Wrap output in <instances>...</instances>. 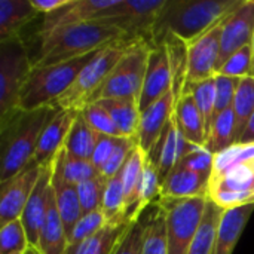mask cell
Segmentation results:
<instances>
[{
    "instance_id": "41",
    "label": "cell",
    "mask_w": 254,
    "mask_h": 254,
    "mask_svg": "<svg viewBox=\"0 0 254 254\" xmlns=\"http://www.w3.org/2000/svg\"><path fill=\"white\" fill-rule=\"evenodd\" d=\"M107 182L109 180H106L104 177L97 176L94 179H89L77 185V195L83 214L101 210Z\"/></svg>"
},
{
    "instance_id": "34",
    "label": "cell",
    "mask_w": 254,
    "mask_h": 254,
    "mask_svg": "<svg viewBox=\"0 0 254 254\" xmlns=\"http://www.w3.org/2000/svg\"><path fill=\"white\" fill-rule=\"evenodd\" d=\"M52 164L60 171V174L64 177L65 182L76 185V186L82 182H86L89 179L100 176V171L94 167V164L91 161L71 158L65 153L64 147L54 158Z\"/></svg>"
},
{
    "instance_id": "25",
    "label": "cell",
    "mask_w": 254,
    "mask_h": 254,
    "mask_svg": "<svg viewBox=\"0 0 254 254\" xmlns=\"http://www.w3.org/2000/svg\"><path fill=\"white\" fill-rule=\"evenodd\" d=\"M95 103H100L110 113L121 137L137 138L140 118H141V112H140L137 100L109 98V100H100Z\"/></svg>"
},
{
    "instance_id": "17",
    "label": "cell",
    "mask_w": 254,
    "mask_h": 254,
    "mask_svg": "<svg viewBox=\"0 0 254 254\" xmlns=\"http://www.w3.org/2000/svg\"><path fill=\"white\" fill-rule=\"evenodd\" d=\"M51 182H52V162L42 168L39 182L21 214V222L24 225L28 243L31 247H36V249L39 247V235H40V229L46 216Z\"/></svg>"
},
{
    "instance_id": "37",
    "label": "cell",
    "mask_w": 254,
    "mask_h": 254,
    "mask_svg": "<svg viewBox=\"0 0 254 254\" xmlns=\"http://www.w3.org/2000/svg\"><path fill=\"white\" fill-rule=\"evenodd\" d=\"M30 247L21 219L0 226V254H24Z\"/></svg>"
},
{
    "instance_id": "35",
    "label": "cell",
    "mask_w": 254,
    "mask_h": 254,
    "mask_svg": "<svg viewBox=\"0 0 254 254\" xmlns=\"http://www.w3.org/2000/svg\"><path fill=\"white\" fill-rule=\"evenodd\" d=\"M237 119V143L240 141L250 118L254 113V77L240 79L235 101L232 106Z\"/></svg>"
},
{
    "instance_id": "27",
    "label": "cell",
    "mask_w": 254,
    "mask_h": 254,
    "mask_svg": "<svg viewBox=\"0 0 254 254\" xmlns=\"http://www.w3.org/2000/svg\"><path fill=\"white\" fill-rule=\"evenodd\" d=\"M129 225L131 223L104 225L95 235L86 240L82 246H67L64 254H113Z\"/></svg>"
},
{
    "instance_id": "38",
    "label": "cell",
    "mask_w": 254,
    "mask_h": 254,
    "mask_svg": "<svg viewBox=\"0 0 254 254\" xmlns=\"http://www.w3.org/2000/svg\"><path fill=\"white\" fill-rule=\"evenodd\" d=\"M254 162V144H234L232 147L214 155L213 174H222L234 167Z\"/></svg>"
},
{
    "instance_id": "5",
    "label": "cell",
    "mask_w": 254,
    "mask_h": 254,
    "mask_svg": "<svg viewBox=\"0 0 254 254\" xmlns=\"http://www.w3.org/2000/svg\"><path fill=\"white\" fill-rule=\"evenodd\" d=\"M150 48L152 43L147 40H134L103 85L94 92L89 103L109 98H128L138 101L143 89Z\"/></svg>"
},
{
    "instance_id": "23",
    "label": "cell",
    "mask_w": 254,
    "mask_h": 254,
    "mask_svg": "<svg viewBox=\"0 0 254 254\" xmlns=\"http://www.w3.org/2000/svg\"><path fill=\"white\" fill-rule=\"evenodd\" d=\"M67 244H68L67 231H65V226H64L61 216L57 210L52 185H51L46 216H45V220H43V225L40 229L37 249L40 250L42 254H64Z\"/></svg>"
},
{
    "instance_id": "26",
    "label": "cell",
    "mask_w": 254,
    "mask_h": 254,
    "mask_svg": "<svg viewBox=\"0 0 254 254\" xmlns=\"http://www.w3.org/2000/svg\"><path fill=\"white\" fill-rule=\"evenodd\" d=\"M254 162L234 167L222 174L211 176L208 196L213 193H244L253 195Z\"/></svg>"
},
{
    "instance_id": "7",
    "label": "cell",
    "mask_w": 254,
    "mask_h": 254,
    "mask_svg": "<svg viewBox=\"0 0 254 254\" xmlns=\"http://www.w3.org/2000/svg\"><path fill=\"white\" fill-rule=\"evenodd\" d=\"M33 68L21 37L0 42V121L19 110L24 83Z\"/></svg>"
},
{
    "instance_id": "2",
    "label": "cell",
    "mask_w": 254,
    "mask_h": 254,
    "mask_svg": "<svg viewBox=\"0 0 254 254\" xmlns=\"http://www.w3.org/2000/svg\"><path fill=\"white\" fill-rule=\"evenodd\" d=\"M60 107L16 110L0 121V183L33 162L39 138Z\"/></svg>"
},
{
    "instance_id": "16",
    "label": "cell",
    "mask_w": 254,
    "mask_h": 254,
    "mask_svg": "<svg viewBox=\"0 0 254 254\" xmlns=\"http://www.w3.org/2000/svg\"><path fill=\"white\" fill-rule=\"evenodd\" d=\"M77 113L79 110L60 109L58 113L46 124L37 143V149L33 159L34 164L45 167L54 161L58 152L64 147L67 135L74 124Z\"/></svg>"
},
{
    "instance_id": "49",
    "label": "cell",
    "mask_w": 254,
    "mask_h": 254,
    "mask_svg": "<svg viewBox=\"0 0 254 254\" xmlns=\"http://www.w3.org/2000/svg\"><path fill=\"white\" fill-rule=\"evenodd\" d=\"M237 144H254V113L250 118V121H249V124H247V127H246V129H244V132H243V135Z\"/></svg>"
},
{
    "instance_id": "8",
    "label": "cell",
    "mask_w": 254,
    "mask_h": 254,
    "mask_svg": "<svg viewBox=\"0 0 254 254\" xmlns=\"http://www.w3.org/2000/svg\"><path fill=\"white\" fill-rule=\"evenodd\" d=\"M167 219L168 254H188L204 219L208 196L158 199Z\"/></svg>"
},
{
    "instance_id": "30",
    "label": "cell",
    "mask_w": 254,
    "mask_h": 254,
    "mask_svg": "<svg viewBox=\"0 0 254 254\" xmlns=\"http://www.w3.org/2000/svg\"><path fill=\"white\" fill-rule=\"evenodd\" d=\"M144 254H168L167 219L159 201L147 207Z\"/></svg>"
},
{
    "instance_id": "3",
    "label": "cell",
    "mask_w": 254,
    "mask_h": 254,
    "mask_svg": "<svg viewBox=\"0 0 254 254\" xmlns=\"http://www.w3.org/2000/svg\"><path fill=\"white\" fill-rule=\"evenodd\" d=\"M243 0H167L161 9L152 34V45L165 36H176L189 43L222 22Z\"/></svg>"
},
{
    "instance_id": "52",
    "label": "cell",
    "mask_w": 254,
    "mask_h": 254,
    "mask_svg": "<svg viewBox=\"0 0 254 254\" xmlns=\"http://www.w3.org/2000/svg\"><path fill=\"white\" fill-rule=\"evenodd\" d=\"M253 195H254V180H253Z\"/></svg>"
},
{
    "instance_id": "6",
    "label": "cell",
    "mask_w": 254,
    "mask_h": 254,
    "mask_svg": "<svg viewBox=\"0 0 254 254\" xmlns=\"http://www.w3.org/2000/svg\"><path fill=\"white\" fill-rule=\"evenodd\" d=\"M132 42L134 40L129 39L122 40L94 54V57L80 70L67 92L54 106L68 110H80L83 106H86L94 92L103 85L110 71L125 55Z\"/></svg>"
},
{
    "instance_id": "44",
    "label": "cell",
    "mask_w": 254,
    "mask_h": 254,
    "mask_svg": "<svg viewBox=\"0 0 254 254\" xmlns=\"http://www.w3.org/2000/svg\"><path fill=\"white\" fill-rule=\"evenodd\" d=\"M138 146L137 138H129V137H121L119 143L116 144L112 156L109 158V161L101 167L100 170V176L104 177L106 180L113 179L116 174L121 173V170L124 168L125 162L128 161L129 155L132 153V150Z\"/></svg>"
},
{
    "instance_id": "36",
    "label": "cell",
    "mask_w": 254,
    "mask_h": 254,
    "mask_svg": "<svg viewBox=\"0 0 254 254\" xmlns=\"http://www.w3.org/2000/svg\"><path fill=\"white\" fill-rule=\"evenodd\" d=\"M146 164H147V153L140 146H137L132 150V153L129 155L128 161L125 162L124 168L121 170V177H122L125 199H127V208L135 195V190L140 185ZM127 208H125V211H127Z\"/></svg>"
},
{
    "instance_id": "29",
    "label": "cell",
    "mask_w": 254,
    "mask_h": 254,
    "mask_svg": "<svg viewBox=\"0 0 254 254\" xmlns=\"http://www.w3.org/2000/svg\"><path fill=\"white\" fill-rule=\"evenodd\" d=\"M223 213H225V210H222L217 204H214L208 198L204 219H202L201 226L189 247L188 254H211Z\"/></svg>"
},
{
    "instance_id": "51",
    "label": "cell",
    "mask_w": 254,
    "mask_h": 254,
    "mask_svg": "<svg viewBox=\"0 0 254 254\" xmlns=\"http://www.w3.org/2000/svg\"><path fill=\"white\" fill-rule=\"evenodd\" d=\"M252 48H253V54H254V37H253V43H252Z\"/></svg>"
},
{
    "instance_id": "12",
    "label": "cell",
    "mask_w": 254,
    "mask_h": 254,
    "mask_svg": "<svg viewBox=\"0 0 254 254\" xmlns=\"http://www.w3.org/2000/svg\"><path fill=\"white\" fill-rule=\"evenodd\" d=\"M222 22L188 43V83L216 76L220 61Z\"/></svg>"
},
{
    "instance_id": "43",
    "label": "cell",
    "mask_w": 254,
    "mask_h": 254,
    "mask_svg": "<svg viewBox=\"0 0 254 254\" xmlns=\"http://www.w3.org/2000/svg\"><path fill=\"white\" fill-rule=\"evenodd\" d=\"M79 112L82 113L85 121L91 125V128L100 135L121 137L110 113L100 103H89L83 106Z\"/></svg>"
},
{
    "instance_id": "9",
    "label": "cell",
    "mask_w": 254,
    "mask_h": 254,
    "mask_svg": "<svg viewBox=\"0 0 254 254\" xmlns=\"http://www.w3.org/2000/svg\"><path fill=\"white\" fill-rule=\"evenodd\" d=\"M121 1L122 0H73L67 7L46 15L37 36L42 37L60 28L83 22L110 19L116 15Z\"/></svg>"
},
{
    "instance_id": "20",
    "label": "cell",
    "mask_w": 254,
    "mask_h": 254,
    "mask_svg": "<svg viewBox=\"0 0 254 254\" xmlns=\"http://www.w3.org/2000/svg\"><path fill=\"white\" fill-rule=\"evenodd\" d=\"M253 211L254 204H249L238 208L226 210L223 213L211 254L234 253V249L238 244Z\"/></svg>"
},
{
    "instance_id": "15",
    "label": "cell",
    "mask_w": 254,
    "mask_h": 254,
    "mask_svg": "<svg viewBox=\"0 0 254 254\" xmlns=\"http://www.w3.org/2000/svg\"><path fill=\"white\" fill-rule=\"evenodd\" d=\"M195 147L198 146L189 143L182 135L173 115V118L164 128L162 134L159 135V138L147 153V159L155 167L161 180L164 182L165 177L171 173V170Z\"/></svg>"
},
{
    "instance_id": "48",
    "label": "cell",
    "mask_w": 254,
    "mask_h": 254,
    "mask_svg": "<svg viewBox=\"0 0 254 254\" xmlns=\"http://www.w3.org/2000/svg\"><path fill=\"white\" fill-rule=\"evenodd\" d=\"M71 1L73 0H31V4L39 13H43L46 16L67 7Z\"/></svg>"
},
{
    "instance_id": "32",
    "label": "cell",
    "mask_w": 254,
    "mask_h": 254,
    "mask_svg": "<svg viewBox=\"0 0 254 254\" xmlns=\"http://www.w3.org/2000/svg\"><path fill=\"white\" fill-rule=\"evenodd\" d=\"M125 208H127V199H125L122 177L119 173L107 182V188L104 192L101 211L104 214L106 225L128 223L125 222Z\"/></svg>"
},
{
    "instance_id": "10",
    "label": "cell",
    "mask_w": 254,
    "mask_h": 254,
    "mask_svg": "<svg viewBox=\"0 0 254 254\" xmlns=\"http://www.w3.org/2000/svg\"><path fill=\"white\" fill-rule=\"evenodd\" d=\"M167 0H122L116 15L107 21L122 28L132 40L152 43L156 18Z\"/></svg>"
},
{
    "instance_id": "46",
    "label": "cell",
    "mask_w": 254,
    "mask_h": 254,
    "mask_svg": "<svg viewBox=\"0 0 254 254\" xmlns=\"http://www.w3.org/2000/svg\"><path fill=\"white\" fill-rule=\"evenodd\" d=\"M177 165L190 170L193 173L211 177L213 167H214V155L207 147H195Z\"/></svg>"
},
{
    "instance_id": "33",
    "label": "cell",
    "mask_w": 254,
    "mask_h": 254,
    "mask_svg": "<svg viewBox=\"0 0 254 254\" xmlns=\"http://www.w3.org/2000/svg\"><path fill=\"white\" fill-rule=\"evenodd\" d=\"M183 94H190L193 97L195 104L204 118L205 128H207V138H208L210 129L216 119V82H214V77H210V79H205V80H201L196 83H186Z\"/></svg>"
},
{
    "instance_id": "39",
    "label": "cell",
    "mask_w": 254,
    "mask_h": 254,
    "mask_svg": "<svg viewBox=\"0 0 254 254\" xmlns=\"http://www.w3.org/2000/svg\"><path fill=\"white\" fill-rule=\"evenodd\" d=\"M147 226V208L135 219L121 238L113 254H144V238Z\"/></svg>"
},
{
    "instance_id": "4",
    "label": "cell",
    "mask_w": 254,
    "mask_h": 254,
    "mask_svg": "<svg viewBox=\"0 0 254 254\" xmlns=\"http://www.w3.org/2000/svg\"><path fill=\"white\" fill-rule=\"evenodd\" d=\"M92 57L94 54L58 64L33 67L21 92L19 109L37 110L55 104L67 92Z\"/></svg>"
},
{
    "instance_id": "40",
    "label": "cell",
    "mask_w": 254,
    "mask_h": 254,
    "mask_svg": "<svg viewBox=\"0 0 254 254\" xmlns=\"http://www.w3.org/2000/svg\"><path fill=\"white\" fill-rule=\"evenodd\" d=\"M216 74L244 79V77H254V54L252 46H246L238 52L232 54L216 71Z\"/></svg>"
},
{
    "instance_id": "45",
    "label": "cell",
    "mask_w": 254,
    "mask_h": 254,
    "mask_svg": "<svg viewBox=\"0 0 254 254\" xmlns=\"http://www.w3.org/2000/svg\"><path fill=\"white\" fill-rule=\"evenodd\" d=\"M214 82H216V116H217L222 112L232 109L237 89L240 85V79L216 74Z\"/></svg>"
},
{
    "instance_id": "21",
    "label": "cell",
    "mask_w": 254,
    "mask_h": 254,
    "mask_svg": "<svg viewBox=\"0 0 254 254\" xmlns=\"http://www.w3.org/2000/svg\"><path fill=\"white\" fill-rule=\"evenodd\" d=\"M174 119L179 131L189 143L198 147H205L207 143L205 122L190 94H183L182 98L176 101Z\"/></svg>"
},
{
    "instance_id": "24",
    "label": "cell",
    "mask_w": 254,
    "mask_h": 254,
    "mask_svg": "<svg viewBox=\"0 0 254 254\" xmlns=\"http://www.w3.org/2000/svg\"><path fill=\"white\" fill-rule=\"evenodd\" d=\"M37 15L31 0H0V42L21 37V30Z\"/></svg>"
},
{
    "instance_id": "31",
    "label": "cell",
    "mask_w": 254,
    "mask_h": 254,
    "mask_svg": "<svg viewBox=\"0 0 254 254\" xmlns=\"http://www.w3.org/2000/svg\"><path fill=\"white\" fill-rule=\"evenodd\" d=\"M234 144H237V119L234 110L229 109L216 116L205 147L213 155H217Z\"/></svg>"
},
{
    "instance_id": "50",
    "label": "cell",
    "mask_w": 254,
    "mask_h": 254,
    "mask_svg": "<svg viewBox=\"0 0 254 254\" xmlns=\"http://www.w3.org/2000/svg\"><path fill=\"white\" fill-rule=\"evenodd\" d=\"M24 254H42V253H40V250H39V249L31 247V246H30V247H28V250H27Z\"/></svg>"
},
{
    "instance_id": "14",
    "label": "cell",
    "mask_w": 254,
    "mask_h": 254,
    "mask_svg": "<svg viewBox=\"0 0 254 254\" xmlns=\"http://www.w3.org/2000/svg\"><path fill=\"white\" fill-rule=\"evenodd\" d=\"M173 89V73L170 57L165 45H152L147 60L146 76L143 89L138 98L140 112H144L149 106L162 98Z\"/></svg>"
},
{
    "instance_id": "13",
    "label": "cell",
    "mask_w": 254,
    "mask_h": 254,
    "mask_svg": "<svg viewBox=\"0 0 254 254\" xmlns=\"http://www.w3.org/2000/svg\"><path fill=\"white\" fill-rule=\"evenodd\" d=\"M253 37L254 0H243V3L222 21L219 67L232 54L238 52L246 46H252Z\"/></svg>"
},
{
    "instance_id": "47",
    "label": "cell",
    "mask_w": 254,
    "mask_h": 254,
    "mask_svg": "<svg viewBox=\"0 0 254 254\" xmlns=\"http://www.w3.org/2000/svg\"><path fill=\"white\" fill-rule=\"evenodd\" d=\"M121 137H112V135H100L97 146L94 149V153L91 156V162L94 164V167L100 171L101 167L109 161V158L112 156L116 144L119 143Z\"/></svg>"
},
{
    "instance_id": "42",
    "label": "cell",
    "mask_w": 254,
    "mask_h": 254,
    "mask_svg": "<svg viewBox=\"0 0 254 254\" xmlns=\"http://www.w3.org/2000/svg\"><path fill=\"white\" fill-rule=\"evenodd\" d=\"M106 225V219L101 210L86 213L80 217V220L74 225L71 234L68 235V244L70 247L82 246L86 240H89L92 235H95L103 226Z\"/></svg>"
},
{
    "instance_id": "11",
    "label": "cell",
    "mask_w": 254,
    "mask_h": 254,
    "mask_svg": "<svg viewBox=\"0 0 254 254\" xmlns=\"http://www.w3.org/2000/svg\"><path fill=\"white\" fill-rule=\"evenodd\" d=\"M40 165L31 162L22 171L0 185V226L21 219V214L42 174Z\"/></svg>"
},
{
    "instance_id": "18",
    "label": "cell",
    "mask_w": 254,
    "mask_h": 254,
    "mask_svg": "<svg viewBox=\"0 0 254 254\" xmlns=\"http://www.w3.org/2000/svg\"><path fill=\"white\" fill-rule=\"evenodd\" d=\"M174 109H176V95L171 89L162 98H159L156 103H153L144 112H141L137 141L138 146L146 153L150 152V149L162 134L164 128L173 118Z\"/></svg>"
},
{
    "instance_id": "22",
    "label": "cell",
    "mask_w": 254,
    "mask_h": 254,
    "mask_svg": "<svg viewBox=\"0 0 254 254\" xmlns=\"http://www.w3.org/2000/svg\"><path fill=\"white\" fill-rule=\"evenodd\" d=\"M51 185H52L57 210L61 216V220L65 226L67 237H68L71 234L74 225L83 216L82 207L79 202L77 186L65 182L64 177L60 174V171L54 167V164H52V183Z\"/></svg>"
},
{
    "instance_id": "28",
    "label": "cell",
    "mask_w": 254,
    "mask_h": 254,
    "mask_svg": "<svg viewBox=\"0 0 254 254\" xmlns=\"http://www.w3.org/2000/svg\"><path fill=\"white\" fill-rule=\"evenodd\" d=\"M98 137H100V134L91 128V125L85 121V118L79 112L74 119V124L67 135L64 150L71 158L91 161V156L97 146Z\"/></svg>"
},
{
    "instance_id": "19",
    "label": "cell",
    "mask_w": 254,
    "mask_h": 254,
    "mask_svg": "<svg viewBox=\"0 0 254 254\" xmlns=\"http://www.w3.org/2000/svg\"><path fill=\"white\" fill-rule=\"evenodd\" d=\"M210 179V176L198 174L180 165H176L162 182L161 198L185 199L208 196Z\"/></svg>"
},
{
    "instance_id": "1",
    "label": "cell",
    "mask_w": 254,
    "mask_h": 254,
    "mask_svg": "<svg viewBox=\"0 0 254 254\" xmlns=\"http://www.w3.org/2000/svg\"><path fill=\"white\" fill-rule=\"evenodd\" d=\"M128 39L129 37L122 28L107 19L60 28L39 37L40 45L39 52L33 60V67H43L82 58Z\"/></svg>"
}]
</instances>
